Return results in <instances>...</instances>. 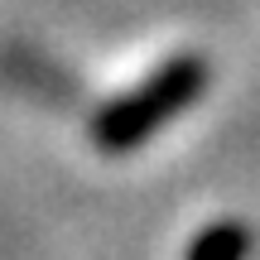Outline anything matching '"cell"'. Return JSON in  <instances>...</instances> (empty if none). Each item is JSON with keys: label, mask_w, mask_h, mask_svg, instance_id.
<instances>
[{"label": "cell", "mask_w": 260, "mask_h": 260, "mask_svg": "<svg viewBox=\"0 0 260 260\" xmlns=\"http://www.w3.org/2000/svg\"><path fill=\"white\" fill-rule=\"evenodd\" d=\"M207 87V63L198 53H178L164 68L145 77L140 87L121 92L116 102H106L92 121V140L106 154H125V149L145 145L154 130H164L174 116H183L188 106L203 96Z\"/></svg>", "instance_id": "obj_1"}, {"label": "cell", "mask_w": 260, "mask_h": 260, "mask_svg": "<svg viewBox=\"0 0 260 260\" xmlns=\"http://www.w3.org/2000/svg\"><path fill=\"white\" fill-rule=\"evenodd\" d=\"M246 251H251V232L241 222H212L188 246V260H246Z\"/></svg>", "instance_id": "obj_2"}]
</instances>
